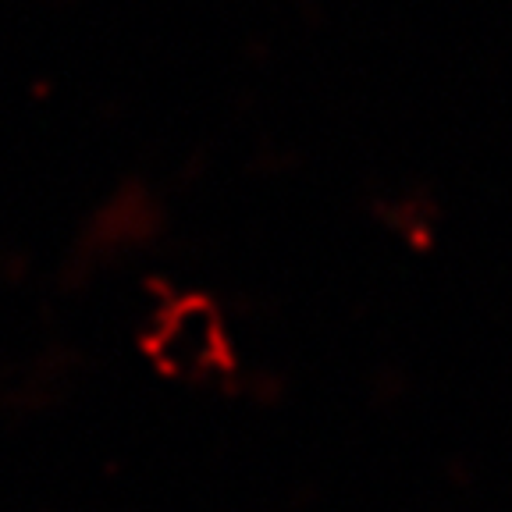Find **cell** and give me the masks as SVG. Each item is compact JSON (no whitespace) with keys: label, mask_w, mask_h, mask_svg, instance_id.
Returning <instances> with one entry per match:
<instances>
[{"label":"cell","mask_w":512,"mask_h":512,"mask_svg":"<svg viewBox=\"0 0 512 512\" xmlns=\"http://www.w3.org/2000/svg\"><path fill=\"white\" fill-rule=\"evenodd\" d=\"M146 352L164 374L189 384L214 381L232 367L228 328L207 299H178L164 306L146 331Z\"/></svg>","instance_id":"obj_1"}]
</instances>
